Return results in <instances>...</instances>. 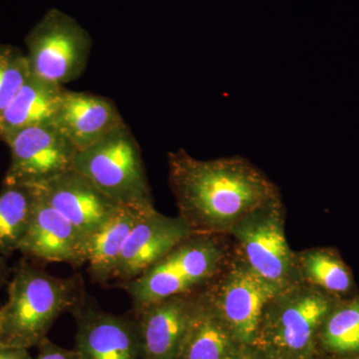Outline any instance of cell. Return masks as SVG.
Listing matches in <instances>:
<instances>
[{
    "mask_svg": "<svg viewBox=\"0 0 359 359\" xmlns=\"http://www.w3.org/2000/svg\"><path fill=\"white\" fill-rule=\"evenodd\" d=\"M168 167L179 217L194 235L229 236L250 212L280 197L269 177L240 156L199 160L181 149L168 154Z\"/></svg>",
    "mask_w": 359,
    "mask_h": 359,
    "instance_id": "1",
    "label": "cell"
},
{
    "mask_svg": "<svg viewBox=\"0 0 359 359\" xmlns=\"http://www.w3.org/2000/svg\"><path fill=\"white\" fill-rule=\"evenodd\" d=\"M84 295L78 276L58 278L22 259L14 269L8 301L2 306L0 346H39L59 316L72 311Z\"/></svg>",
    "mask_w": 359,
    "mask_h": 359,
    "instance_id": "2",
    "label": "cell"
},
{
    "mask_svg": "<svg viewBox=\"0 0 359 359\" xmlns=\"http://www.w3.org/2000/svg\"><path fill=\"white\" fill-rule=\"evenodd\" d=\"M339 299L306 283L283 287L266 304L252 346L266 359L313 358L321 327Z\"/></svg>",
    "mask_w": 359,
    "mask_h": 359,
    "instance_id": "3",
    "label": "cell"
},
{
    "mask_svg": "<svg viewBox=\"0 0 359 359\" xmlns=\"http://www.w3.org/2000/svg\"><path fill=\"white\" fill-rule=\"evenodd\" d=\"M224 237L191 236L145 273L124 283L135 313L155 302L193 294L210 285L233 255Z\"/></svg>",
    "mask_w": 359,
    "mask_h": 359,
    "instance_id": "4",
    "label": "cell"
},
{
    "mask_svg": "<svg viewBox=\"0 0 359 359\" xmlns=\"http://www.w3.org/2000/svg\"><path fill=\"white\" fill-rule=\"evenodd\" d=\"M73 169L118 205L142 211L155 208L140 146L125 122L78 152Z\"/></svg>",
    "mask_w": 359,
    "mask_h": 359,
    "instance_id": "5",
    "label": "cell"
},
{
    "mask_svg": "<svg viewBox=\"0 0 359 359\" xmlns=\"http://www.w3.org/2000/svg\"><path fill=\"white\" fill-rule=\"evenodd\" d=\"M285 223V208L278 197L250 212L229 233L236 254L278 290L299 282L297 255L287 243Z\"/></svg>",
    "mask_w": 359,
    "mask_h": 359,
    "instance_id": "6",
    "label": "cell"
},
{
    "mask_svg": "<svg viewBox=\"0 0 359 359\" xmlns=\"http://www.w3.org/2000/svg\"><path fill=\"white\" fill-rule=\"evenodd\" d=\"M33 76L65 86L86 70L91 53L89 33L74 18L53 8L47 11L25 39Z\"/></svg>",
    "mask_w": 359,
    "mask_h": 359,
    "instance_id": "7",
    "label": "cell"
},
{
    "mask_svg": "<svg viewBox=\"0 0 359 359\" xmlns=\"http://www.w3.org/2000/svg\"><path fill=\"white\" fill-rule=\"evenodd\" d=\"M278 287L255 273L235 250L204 292L243 346H252L268 302Z\"/></svg>",
    "mask_w": 359,
    "mask_h": 359,
    "instance_id": "8",
    "label": "cell"
},
{
    "mask_svg": "<svg viewBox=\"0 0 359 359\" xmlns=\"http://www.w3.org/2000/svg\"><path fill=\"white\" fill-rule=\"evenodd\" d=\"M4 143L11 149V164L4 185H40L72 169L78 153L51 122L20 130Z\"/></svg>",
    "mask_w": 359,
    "mask_h": 359,
    "instance_id": "9",
    "label": "cell"
},
{
    "mask_svg": "<svg viewBox=\"0 0 359 359\" xmlns=\"http://www.w3.org/2000/svg\"><path fill=\"white\" fill-rule=\"evenodd\" d=\"M70 313L76 323L78 359H147L136 316L103 311L86 294Z\"/></svg>",
    "mask_w": 359,
    "mask_h": 359,
    "instance_id": "10",
    "label": "cell"
},
{
    "mask_svg": "<svg viewBox=\"0 0 359 359\" xmlns=\"http://www.w3.org/2000/svg\"><path fill=\"white\" fill-rule=\"evenodd\" d=\"M193 235L190 226L179 216H165L155 208L142 212L127 240L113 278L123 285L133 280Z\"/></svg>",
    "mask_w": 359,
    "mask_h": 359,
    "instance_id": "11",
    "label": "cell"
},
{
    "mask_svg": "<svg viewBox=\"0 0 359 359\" xmlns=\"http://www.w3.org/2000/svg\"><path fill=\"white\" fill-rule=\"evenodd\" d=\"M32 188L68 219L85 241L121 207L73 168Z\"/></svg>",
    "mask_w": 359,
    "mask_h": 359,
    "instance_id": "12",
    "label": "cell"
},
{
    "mask_svg": "<svg viewBox=\"0 0 359 359\" xmlns=\"http://www.w3.org/2000/svg\"><path fill=\"white\" fill-rule=\"evenodd\" d=\"M32 223L18 252L30 259L73 266L86 264L85 238L34 188Z\"/></svg>",
    "mask_w": 359,
    "mask_h": 359,
    "instance_id": "13",
    "label": "cell"
},
{
    "mask_svg": "<svg viewBox=\"0 0 359 359\" xmlns=\"http://www.w3.org/2000/svg\"><path fill=\"white\" fill-rule=\"evenodd\" d=\"M51 123L80 152L117 128L124 120L111 99L66 89Z\"/></svg>",
    "mask_w": 359,
    "mask_h": 359,
    "instance_id": "14",
    "label": "cell"
},
{
    "mask_svg": "<svg viewBox=\"0 0 359 359\" xmlns=\"http://www.w3.org/2000/svg\"><path fill=\"white\" fill-rule=\"evenodd\" d=\"M199 292L170 297L135 313L146 358H177L197 308Z\"/></svg>",
    "mask_w": 359,
    "mask_h": 359,
    "instance_id": "15",
    "label": "cell"
},
{
    "mask_svg": "<svg viewBox=\"0 0 359 359\" xmlns=\"http://www.w3.org/2000/svg\"><path fill=\"white\" fill-rule=\"evenodd\" d=\"M200 290L197 308L176 359H231L242 346Z\"/></svg>",
    "mask_w": 359,
    "mask_h": 359,
    "instance_id": "16",
    "label": "cell"
},
{
    "mask_svg": "<svg viewBox=\"0 0 359 359\" xmlns=\"http://www.w3.org/2000/svg\"><path fill=\"white\" fill-rule=\"evenodd\" d=\"M66 89L30 75L0 117V140L28 127L51 122Z\"/></svg>",
    "mask_w": 359,
    "mask_h": 359,
    "instance_id": "17",
    "label": "cell"
},
{
    "mask_svg": "<svg viewBox=\"0 0 359 359\" xmlns=\"http://www.w3.org/2000/svg\"><path fill=\"white\" fill-rule=\"evenodd\" d=\"M145 211L147 210L120 207L99 230L86 238L85 257L93 282L105 283L112 280L132 229Z\"/></svg>",
    "mask_w": 359,
    "mask_h": 359,
    "instance_id": "18",
    "label": "cell"
},
{
    "mask_svg": "<svg viewBox=\"0 0 359 359\" xmlns=\"http://www.w3.org/2000/svg\"><path fill=\"white\" fill-rule=\"evenodd\" d=\"M299 282L344 299L358 292L351 269L334 248H313L295 252Z\"/></svg>",
    "mask_w": 359,
    "mask_h": 359,
    "instance_id": "19",
    "label": "cell"
},
{
    "mask_svg": "<svg viewBox=\"0 0 359 359\" xmlns=\"http://www.w3.org/2000/svg\"><path fill=\"white\" fill-rule=\"evenodd\" d=\"M332 359L359 358V290L340 299L328 313L318 337V349Z\"/></svg>",
    "mask_w": 359,
    "mask_h": 359,
    "instance_id": "20",
    "label": "cell"
},
{
    "mask_svg": "<svg viewBox=\"0 0 359 359\" xmlns=\"http://www.w3.org/2000/svg\"><path fill=\"white\" fill-rule=\"evenodd\" d=\"M34 193L30 187L4 185L0 191V256L9 257L25 237L32 223Z\"/></svg>",
    "mask_w": 359,
    "mask_h": 359,
    "instance_id": "21",
    "label": "cell"
},
{
    "mask_svg": "<svg viewBox=\"0 0 359 359\" xmlns=\"http://www.w3.org/2000/svg\"><path fill=\"white\" fill-rule=\"evenodd\" d=\"M30 75L26 54L13 45L0 44V117Z\"/></svg>",
    "mask_w": 359,
    "mask_h": 359,
    "instance_id": "22",
    "label": "cell"
},
{
    "mask_svg": "<svg viewBox=\"0 0 359 359\" xmlns=\"http://www.w3.org/2000/svg\"><path fill=\"white\" fill-rule=\"evenodd\" d=\"M39 353L32 359H78L74 349L65 348L52 342L48 337L42 340L37 346Z\"/></svg>",
    "mask_w": 359,
    "mask_h": 359,
    "instance_id": "23",
    "label": "cell"
},
{
    "mask_svg": "<svg viewBox=\"0 0 359 359\" xmlns=\"http://www.w3.org/2000/svg\"><path fill=\"white\" fill-rule=\"evenodd\" d=\"M29 349L0 346V359H32Z\"/></svg>",
    "mask_w": 359,
    "mask_h": 359,
    "instance_id": "24",
    "label": "cell"
},
{
    "mask_svg": "<svg viewBox=\"0 0 359 359\" xmlns=\"http://www.w3.org/2000/svg\"><path fill=\"white\" fill-rule=\"evenodd\" d=\"M231 359H266L254 346H242Z\"/></svg>",
    "mask_w": 359,
    "mask_h": 359,
    "instance_id": "25",
    "label": "cell"
},
{
    "mask_svg": "<svg viewBox=\"0 0 359 359\" xmlns=\"http://www.w3.org/2000/svg\"><path fill=\"white\" fill-rule=\"evenodd\" d=\"M8 275L9 269L7 266L6 257L0 256V289L6 285Z\"/></svg>",
    "mask_w": 359,
    "mask_h": 359,
    "instance_id": "26",
    "label": "cell"
},
{
    "mask_svg": "<svg viewBox=\"0 0 359 359\" xmlns=\"http://www.w3.org/2000/svg\"><path fill=\"white\" fill-rule=\"evenodd\" d=\"M2 323H4V309L0 308V337L2 334Z\"/></svg>",
    "mask_w": 359,
    "mask_h": 359,
    "instance_id": "27",
    "label": "cell"
},
{
    "mask_svg": "<svg viewBox=\"0 0 359 359\" xmlns=\"http://www.w3.org/2000/svg\"><path fill=\"white\" fill-rule=\"evenodd\" d=\"M309 359H316V355L313 356V358H309Z\"/></svg>",
    "mask_w": 359,
    "mask_h": 359,
    "instance_id": "28",
    "label": "cell"
},
{
    "mask_svg": "<svg viewBox=\"0 0 359 359\" xmlns=\"http://www.w3.org/2000/svg\"><path fill=\"white\" fill-rule=\"evenodd\" d=\"M358 359H359V358Z\"/></svg>",
    "mask_w": 359,
    "mask_h": 359,
    "instance_id": "29",
    "label": "cell"
}]
</instances>
